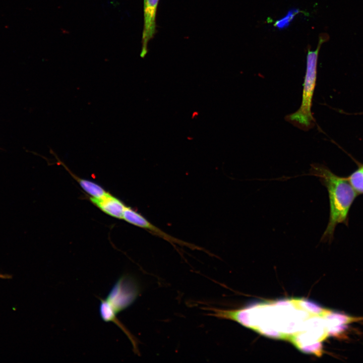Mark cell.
<instances>
[{"label": "cell", "mask_w": 363, "mask_h": 363, "mask_svg": "<svg viewBox=\"0 0 363 363\" xmlns=\"http://www.w3.org/2000/svg\"><path fill=\"white\" fill-rule=\"evenodd\" d=\"M310 174L319 177L329 194L330 217L322 240H330L336 225L344 222L357 193L348 179L337 176L327 167L319 164L311 165Z\"/></svg>", "instance_id": "cell-1"}, {"label": "cell", "mask_w": 363, "mask_h": 363, "mask_svg": "<svg viewBox=\"0 0 363 363\" xmlns=\"http://www.w3.org/2000/svg\"><path fill=\"white\" fill-rule=\"evenodd\" d=\"M316 50L308 49L306 71L303 84L301 103L294 112L285 117V120L297 128L307 131L315 125V119L311 112L312 101L317 79V66L319 51L321 45L329 39L326 33L319 36Z\"/></svg>", "instance_id": "cell-2"}, {"label": "cell", "mask_w": 363, "mask_h": 363, "mask_svg": "<svg viewBox=\"0 0 363 363\" xmlns=\"http://www.w3.org/2000/svg\"><path fill=\"white\" fill-rule=\"evenodd\" d=\"M140 292L137 280L133 276L125 274L117 279L105 299L117 314L132 305Z\"/></svg>", "instance_id": "cell-3"}, {"label": "cell", "mask_w": 363, "mask_h": 363, "mask_svg": "<svg viewBox=\"0 0 363 363\" xmlns=\"http://www.w3.org/2000/svg\"><path fill=\"white\" fill-rule=\"evenodd\" d=\"M123 219L130 224L148 230L150 232L164 239L172 245L175 246L176 244L187 247L193 250L202 249L195 245L183 241L166 233L152 224L143 216L131 207L126 206L124 212Z\"/></svg>", "instance_id": "cell-4"}, {"label": "cell", "mask_w": 363, "mask_h": 363, "mask_svg": "<svg viewBox=\"0 0 363 363\" xmlns=\"http://www.w3.org/2000/svg\"><path fill=\"white\" fill-rule=\"evenodd\" d=\"M159 0H144V27L140 56L144 57L148 52L147 46L156 33V15Z\"/></svg>", "instance_id": "cell-5"}, {"label": "cell", "mask_w": 363, "mask_h": 363, "mask_svg": "<svg viewBox=\"0 0 363 363\" xmlns=\"http://www.w3.org/2000/svg\"><path fill=\"white\" fill-rule=\"evenodd\" d=\"M90 200L105 213L116 218L123 219L126 206L119 199L109 193L99 199L90 197Z\"/></svg>", "instance_id": "cell-6"}, {"label": "cell", "mask_w": 363, "mask_h": 363, "mask_svg": "<svg viewBox=\"0 0 363 363\" xmlns=\"http://www.w3.org/2000/svg\"><path fill=\"white\" fill-rule=\"evenodd\" d=\"M100 304L99 312L101 319L106 322H112L115 324L127 335L133 346L134 351L138 354L136 339L128 331L121 322L117 319L116 314L114 312L109 303L105 299L99 298Z\"/></svg>", "instance_id": "cell-7"}, {"label": "cell", "mask_w": 363, "mask_h": 363, "mask_svg": "<svg viewBox=\"0 0 363 363\" xmlns=\"http://www.w3.org/2000/svg\"><path fill=\"white\" fill-rule=\"evenodd\" d=\"M73 176L79 183L81 188L92 198L99 199L103 197L108 193L102 187L93 182L80 178L74 175Z\"/></svg>", "instance_id": "cell-8"}, {"label": "cell", "mask_w": 363, "mask_h": 363, "mask_svg": "<svg viewBox=\"0 0 363 363\" xmlns=\"http://www.w3.org/2000/svg\"><path fill=\"white\" fill-rule=\"evenodd\" d=\"M347 179L357 193L363 194V166L353 172Z\"/></svg>", "instance_id": "cell-9"}, {"label": "cell", "mask_w": 363, "mask_h": 363, "mask_svg": "<svg viewBox=\"0 0 363 363\" xmlns=\"http://www.w3.org/2000/svg\"><path fill=\"white\" fill-rule=\"evenodd\" d=\"M300 12L301 11L298 9L289 10L285 16L275 22L274 26L280 30L287 28L295 16Z\"/></svg>", "instance_id": "cell-10"}, {"label": "cell", "mask_w": 363, "mask_h": 363, "mask_svg": "<svg viewBox=\"0 0 363 363\" xmlns=\"http://www.w3.org/2000/svg\"><path fill=\"white\" fill-rule=\"evenodd\" d=\"M12 277V276L7 274H0V278L3 279H10Z\"/></svg>", "instance_id": "cell-11"}]
</instances>
